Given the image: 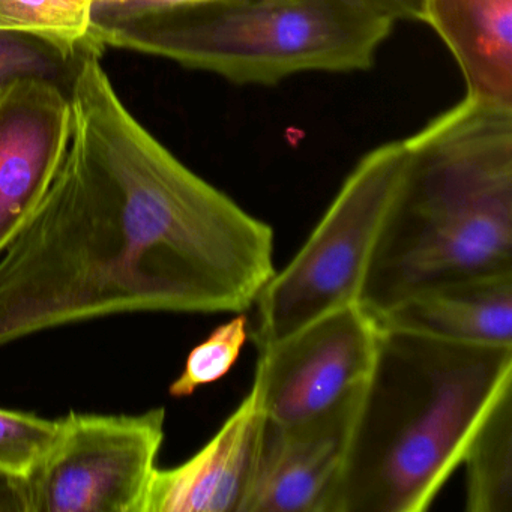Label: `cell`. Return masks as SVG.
<instances>
[{
  "mask_svg": "<svg viewBox=\"0 0 512 512\" xmlns=\"http://www.w3.org/2000/svg\"><path fill=\"white\" fill-rule=\"evenodd\" d=\"M157 2H169V4H176V2H193V0H157Z\"/></svg>",
  "mask_w": 512,
  "mask_h": 512,
  "instance_id": "cell-19",
  "label": "cell"
},
{
  "mask_svg": "<svg viewBox=\"0 0 512 512\" xmlns=\"http://www.w3.org/2000/svg\"><path fill=\"white\" fill-rule=\"evenodd\" d=\"M52 187L0 253V347L133 313H242L275 274L274 230L200 178L85 50Z\"/></svg>",
  "mask_w": 512,
  "mask_h": 512,
  "instance_id": "cell-1",
  "label": "cell"
},
{
  "mask_svg": "<svg viewBox=\"0 0 512 512\" xmlns=\"http://www.w3.org/2000/svg\"><path fill=\"white\" fill-rule=\"evenodd\" d=\"M409 163L406 140L365 155L289 265L275 272L256 301L251 340L257 350L319 317L358 304L377 236Z\"/></svg>",
  "mask_w": 512,
  "mask_h": 512,
  "instance_id": "cell-5",
  "label": "cell"
},
{
  "mask_svg": "<svg viewBox=\"0 0 512 512\" xmlns=\"http://www.w3.org/2000/svg\"><path fill=\"white\" fill-rule=\"evenodd\" d=\"M406 145L359 292L373 317L431 287L512 274V109L466 97Z\"/></svg>",
  "mask_w": 512,
  "mask_h": 512,
  "instance_id": "cell-2",
  "label": "cell"
},
{
  "mask_svg": "<svg viewBox=\"0 0 512 512\" xmlns=\"http://www.w3.org/2000/svg\"><path fill=\"white\" fill-rule=\"evenodd\" d=\"M73 134L64 86L23 79L0 89V253L58 176Z\"/></svg>",
  "mask_w": 512,
  "mask_h": 512,
  "instance_id": "cell-8",
  "label": "cell"
},
{
  "mask_svg": "<svg viewBox=\"0 0 512 512\" xmlns=\"http://www.w3.org/2000/svg\"><path fill=\"white\" fill-rule=\"evenodd\" d=\"M379 338L376 317L355 304L259 350L251 391L266 421L298 424L340 403L370 376Z\"/></svg>",
  "mask_w": 512,
  "mask_h": 512,
  "instance_id": "cell-7",
  "label": "cell"
},
{
  "mask_svg": "<svg viewBox=\"0 0 512 512\" xmlns=\"http://www.w3.org/2000/svg\"><path fill=\"white\" fill-rule=\"evenodd\" d=\"M394 23L376 0H101L89 46L275 85L304 71L368 70Z\"/></svg>",
  "mask_w": 512,
  "mask_h": 512,
  "instance_id": "cell-4",
  "label": "cell"
},
{
  "mask_svg": "<svg viewBox=\"0 0 512 512\" xmlns=\"http://www.w3.org/2000/svg\"><path fill=\"white\" fill-rule=\"evenodd\" d=\"M512 383V346L380 328L332 512H424Z\"/></svg>",
  "mask_w": 512,
  "mask_h": 512,
  "instance_id": "cell-3",
  "label": "cell"
},
{
  "mask_svg": "<svg viewBox=\"0 0 512 512\" xmlns=\"http://www.w3.org/2000/svg\"><path fill=\"white\" fill-rule=\"evenodd\" d=\"M382 329L469 346H512V274L416 293L376 317Z\"/></svg>",
  "mask_w": 512,
  "mask_h": 512,
  "instance_id": "cell-11",
  "label": "cell"
},
{
  "mask_svg": "<svg viewBox=\"0 0 512 512\" xmlns=\"http://www.w3.org/2000/svg\"><path fill=\"white\" fill-rule=\"evenodd\" d=\"M263 427L265 416L250 391L190 460L155 470L145 512H247Z\"/></svg>",
  "mask_w": 512,
  "mask_h": 512,
  "instance_id": "cell-10",
  "label": "cell"
},
{
  "mask_svg": "<svg viewBox=\"0 0 512 512\" xmlns=\"http://www.w3.org/2000/svg\"><path fill=\"white\" fill-rule=\"evenodd\" d=\"M364 385L307 421L265 419L247 512H332Z\"/></svg>",
  "mask_w": 512,
  "mask_h": 512,
  "instance_id": "cell-9",
  "label": "cell"
},
{
  "mask_svg": "<svg viewBox=\"0 0 512 512\" xmlns=\"http://www.w3.org/2000/svg\"><path fill=\"white\" fill-rule=\"evenodd\" d=\"M59 419L0 409V470L26 476L55 442Z\"/></svg>",
  "mask_w": 512,
  "mask_h": 512,
  "instance_id": "cell-17",
  "label": "cell"
},
{
  "mask_svg": "<svg viewBox=\"0 0 512 512\" xmlns=\"http://www.w3.org/2000/svg\"><path fill=\"white\" fill-rule=\"evenodd\" d=\"M80 56L67 55L34 35L0 31V89L17 80L40 79L70 91Z\"/></svg>",
  "mask_w": 512,
  "mask_h": 512,
  "instance_id": "cell-15",
  "label": "cell"
},
{
  "mask_svg": "<svg viewBox=\"0 0 512 512\" xmlns=\"http://www.w3.org/2000/svg\"><path fill=\"white\" fill-rule=\"evenodd\" d=\"M0 512H29L26 478L0 470Z\"/></svg>",
  "mask_w": 512,
  "mask_h": 512,
  "instance_id": "cell-18",
  "label": "cell"
},
{
  "mask_svg": "<svg viewBox=\"0 0 512 512\" xmlns=\"http://www.w3.org/2000/svg\"><path fill=\"white\" fill-rule=\"evenodd\" d=\"M100 0H0V31L34 35L70 56L89 47L92 14Z\"/></svg>",
  "mask_w": 512,
  "mask_h": 512,
  "instance_id": "cell-14",
  "label": "cell"
},
{
  "mask_svg": "<svg viewBox=\"0 0 512 512\" xmlns=\"http://www.w3.org/2000/svg\"><path fill=\"white\" fill-rule=\"evenodd\" d=\"M466 464V509L512 512V383L503 386L473 430Z\"/></svg>",
  "mask_w": 512,
  "mask_h": 512,
  "instance_id": "cell-13",
  "label": "cell"
},
{
  "mask_svg": "<svg viewBox=\"0 0 512 512\" xmlns=\"http://www.w3.org/2000/svg\"><path fill=\"white\" fill-rule=\"evenodd\" d=\"M248 337V317L244 314L218 326L205 341L188 353L184 370L170 385V395L175 398L190 397L202 386L223 379L238 361Z\"/></svg>",
  "mask_w": 512,
  "mask_h": 512,
  "instance_id": "cell-16",
  "label": "cell"
},
{
  "mask_svg": "<svg viewBox=\"0 0 512 512\" xmlns=\"http://www.w3.org/2000/svg\"><path fill=\"white\" fill-rule=\"evenodd\" d=\"M422 22L454 55L466 97L512 109V0H424Z\"/></svg>",
  "mask_w": 512,
  "mask_h": 512,
  "instance_id": "cell-12",
  "label": "cell"
},
{
  "mask_svg": "<svg viewBox=\"0 0 512 512\" xmlns=\"http://www.w3.org/2000/svg\"><path fill=\"white\" fill-rule=\"evenodd\" d=\"M166 409L139 415L70 412L26 476L29 512H145Z\"/></svg>",
  "mask_w": 512,
  "mask_h": 512,
  "instance_id": "cell-6",
  "label": "cell"
}]
</instances>
